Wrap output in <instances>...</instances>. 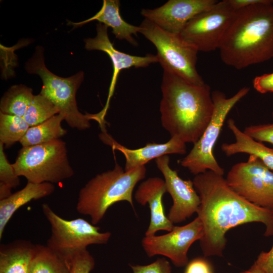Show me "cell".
<instances>
[{
    "label": "cell",
    "mask_w": 273,
    "mask_h": 273,
    "mask_svg": "<svg viewBox=\"0 0 273 273\" xmlns=\"http://www.w3.org/2000/svg\"><path fill=\"white\" fill-rule=\"evenodd\" d=\"M193 182L200 199L197 213L203 226L199 241L204 256H222L227 242L226 233L243 224L261 222L265 226L264 235L273 236V210L240 196L223 175L208 170L195 175Z\"/></svg>",
    "instance_id": "obj_1"
},
{
    "label": "cell",
    "mask_w": 273,
    "mask_h": 273,
    "mask_svg": "<svg viewBox=\"0 0 273 273\" xmlns=\"http://www.w3.org/2000/svg\"><path fill=\"white\" fill-rule=\"evenodd\" d=\"M161 122L171 137L194 144L209 124L214 109L210 87L192 83L163 70Z\"/></svg>",
    "instance_id": "obj_2"
},
{
    "label": "cell",
    "mask_w": 273,
    "mask_h": 273,
    "mask_svg": "<svg viewBox=\"0 0 273 273\" xmlns=\"http://www.w3.org/2000/svg\"><path fill=\"white\" fill-rule=\"evenodd\" d=\"M218 49L238 70L273 58V0L236 10Z\"/></svg>",
    "instance_id": "obj_3"
},
{
    "label": "cell",
    "mask_w": 273,
    "mask_h": 273,
    "mask_svg": "<svg viewBox=\"0 0 273 273\" xmlns=\"http://www.w3.org/2000/svg\"><path fill=\"white\" fill-rule=\"evenodd\" d=\"M146 174L145 165L125 171L115 162L112 169L97 174L80 189L76 206L77 211L89 216L90 222L96 225L116 203L125 201L134 208V188L145 177Z\"/></svg>",
    "instance_id": "obj_4"
},
{
    "label": "cell",
    "mask_w": 273,
    "mask_h": 273,
    "mask_svg": "<svg viewBox=\"0 0 273 273\" xmlns=\"http://www.w3.org/2000/svg\"><path fill=\"white\" fill-rule=\"evenodd\" d=\"M43 53L42 47H36L34 53L25 63L26 71L41 78L42 86L40 94L58 107L69 126L79 130L89 128V120H95L94 114L81 113L76 101V92L84 79L83 72L66 78L58 76L46 66Z\"/></svg>",
    "instance_id": "obj_5"
},
{
    "label": "cell",
    "mask_w": 273,
    "mask_h": 273,
    "mask_svg": "<svg viewBox=\"0 0 273 273\" xmlns=\"http://www.w3.org/2000/svg\"><path fill=\"white\" fill-rule=\"evenodd\" d=\"M12 165L18 176L35 184L59 183L74 174L66 144L61 139L22 147Z\"/></svg>",
    "instance_id": "obj_6"
},
{
    "label": "cell",
    "mask_w": 273,
    "mask_h": 273,
    "mask_svg": "<svg viewBox=\"0 0 273 273\" xmlns=\"http://www.w3.org/2000/svg\"><path fill=\"white\" fill-rule=\"evenodd\" d=\"M41 208L51 226V235L46 245L68 267L73 258L87 250L88 246L106 244L110 239V232H101L99 227L83 218L65 219L48 203L42 204Z\"/></svg>",
    "instance_id": "obj_7"
},
{
    "label": "cell",
    "mask_w": 273,
    "mask_h": 273,
    "mask_svg": "<svg viewBox=\"0 0 273 273\" xmlns=\"http://www.w3.org/2000/svg\"><path fill=\"white\" fill-rule=\"evenodd\" d=\"M249 90V87H244L229 98L219 90L211 93L214 109L211 120L189 153L180 161L183 167L195 175L208 170L223 175L224 169L217 162L213 149L228 114Z\"/></svg>",
    "instance_id": "obj_8"
},
{
    "label": "cell",
    "mask_w": 273,
    "mask_h": 273,
    "mask_svg": "<svg viewBox=\"0 0 273 273\" xmlns=\"http://www.w3.org/2000/svg\"><path fill=\"white\" fill-rule=\"evenodd\" d=\"M140 26V33L156 48L159 63L163 70L195 84L205 83L196 69L198 52L186 42L179 34L165 31L145 18Z\"/></svg>",
    "instance_id": "obj_9"
},
{
    "label": "cell",
    "mask_w": 273,
    "mask_h": 273,
    "mask_svg": "<svg viewBox=\"0 0 273 273\" xmlns=\"http://www.w3.org/2000/svg\"><path fill=\"white\" fill-rule=\"evenodd\" d=\"M236 11L229 0L218 1L190 20L179 35L198 52L215 51L219 49Z\"/></svg>",
    "instance_id": "obj_10"
},
{
    "label": "cell",
    "mask_w": 273,
    "mask_h": 273,
    "mask_svg": "<svg viewBox=\"0 0 273 273\" xmlns=\"http://www.w3.org/2000/svg\"><path fill=\"white\" fill-rule=\"evenodd\" d=\"M225 179L236 193L249 202L273 210V171L256 157L250 155L246 162L234 165Z\"/></svg>",
    "instance_id": "obj_11"
},
{
    "label": "cell",
    "mask_w": 273,
    "mask_h": 273,
    "mask_svg": "<svg viewBox=\"0 0 273 273\" xmlns=\"http://www.w3.org/2000/svg\"><path fill=\"white\" fill-rule=\"evenodd\" d=\"M203 235V226L199 217L183 226H174L161 236H145L142 247L149 257L160 255L170 259L176 267L188 263V252L191 246Z\"/></svg>",
    "instance_id": "obj_12"
},
{
    "label": "cell",
    "mask_w": 273,
    "mask_h": 273,
    "mask_svg": "<svg viewBox=\"0 0 273 273\" xmlns=\"http://www.w3.org/2000/svg\"><path fill=\"white\" fill-rule=\"evenodd\" d=\"M169 162L168 155L155 159L156 166L163 175L167 192L172 199V205L167 216L173 224L179 223L197 213L200 199L193 180L181 178L177 172L171 168Z\"/></svg>",
    "instance_id": "obj_13"
},
{
    "label": "cell",
    "mask_w": 273,
    "mask_h": 273,
    "mask_svg": "<svg viewBox=\"0 0 273 273\" xmlns=\"http://www.w3.org/2000/svg\"><path fill=\"white\" fill-rule=\"evenodd\" d=\"M96 30V37L84 39L85 48L87 51L98 50L106 53L112 61L113 68L107 102L103 110L98 113L99 117L104 120L120 71L131 67H146L152 63H159V61L157 55L149 54L145 56H139L120 52L114 48L110 40L107 26L99 23L97 24Z\"/></svg>",
    "instance_id": "obj_14"
},
{
    "label": "cell",
    "mask_w": 273,
    "mask_h": 273,
    "mask_svg": "<svg viewBox=\"0 0 273 273\" xmlns=\"http://www.w3.org/2000/svg\"><path fill=\"white\" fill-rule=\"evenodd\" d=\"M216 0H169L154 9H143L141 15L168 32L179 34L187 23L212 8Z\"/></svg>",
    "instance_id": "obj_15"
},
{
    "label": "cell",
    "mask_w": 273,
    "mask_h": 273,
    "mask_svg": "<svg viewBox=\"0 0 273 273\" xmlns=\"http://www.w3.org/2000/svg\"><path fill=\"white\" fill-rule=\"evenodd\" d=\"M102 132L99 137L105 144L111 147L113 150L121 152L125 158L124 170L129 171L164 155L171 154H184L187 152L186 143L177 137H171L165 143H149L145 147L135 149L125 147L116 142L107 133L104 125L101 126Z\"/></svg>",
    "instance_id": "obj_16"
},
{
    "label": "cell",
    "mask_w": 273,
    "mask_h": 273,
    "mask_svg": "<svg viewBox=\"0 0 273 273\" xmlns=\"http://www.w3.org/2000/svg\"><path fill=\"white\" fill-rule=\"evenodd\" d=\"M166 192L164 180L152 177L142 182L134 193L136 202L143 206L148 204L150 210V221L145 236L155 235L159 231L170 232L174 226L165 213L162 197Z\"/></svg>",
    "instance_id": "obj_17"
},
{
    "label": "cell",
    "mask_w": 273,
    "mask_h": 273,
    "mask_svg": "<svg viewBox=\"0 0 273 273\" xmlns=\"http://www.w3.org/2000/svg\"><path fill=\"white\" fill-rule=\"evenodd\" d=\"M120 2L118 0H104L101 10L93 17L79 22H71L75 27L96 20L112 29V33L119 40H125L136 47L138 42L132 36L140 33L141 27L131 25L125 21L120 13Z\"/></svg>",
    "instance_id": "obj_18"
},
{
    "label": "cell",
    "mask_w": 273,
    "mask_h": 273,
    "mask_svg": "<svg viewBox=\"0 0 273 273\" xmlns=\"http://www.w3.org/2000/svg\"><path fill=\"white\" fill-rule=\"evenodd\" d=\"M55 190L52 183L35 184L27 181L23 189L0 200V240L3 238L7 223L17 210L32 200L51 195Z\"/></svg>",
    "instance_id": "obj_19"
},
{
    "label": "cell",
    "mask_w": 273,
    "mask_h": 273,
    "mask_svg": "<svg viewBox=\"0 0 273 273\" xmlns=\"http://www.w3.org/2000/svg\"><path fill=\"white\" fill-rule=\"evenodd\" d=\"M228 126L235 138V142L223 143L221 149L227 156L238 153H246L258 158L267 168L273 170V148L257 141L241 131L234 120L229 119Z\"/></svg>",
    "instance_id": "obj_20"
},
{
    "label": "cell",
    "mask_w": 273,
    "mask_h": 273,
    "mask_svg": "<svg viewBox=\"0 0 273 273\" xmlns=\"http://www.w3.org/2000/svg\"><path fill=\"white\" fill-rule=\"evenodd\" d=\"M35 244L19 239L0 246V273H29Z\"/></svg>",
    "instance_id": "obj_21"
},
{
    "label": "cell",
    "mask_w": 273,
    "mask_h": 273,
    "mask_svg": "<svg viewBox=\"0 0 273 273\" xmlns=\"http://www.w3.org/2000/svg\"><path fill=\"white\" fill-rule=\"evenodd\" d=\"M63 120L64 117L59 113L39 124L30 127L20 143L24 147L60 139L67 132L61 125Z\"/></svg>",
    "instance_id": "obj_22"
},
{
    "label": "cell",
    "mask_w": 273,
    "mask_h": 273,
    "mask_svg": "<svg viewBox=\"0 0 273 273\" xmlns=\"http://www.w3.org/2000/svg\"><path fill=\"white\" fill-rule=\"evenodd\" d=\"M34 96L32 89L23 84L14 85L4 94L0 102L1 112L23 117Z\"/></svg>",
    "instance_id": "obj_23"
},
{
    "label": "cell",
    "mask_w": 273,
    "mask_h": 273,
    "mask_svg": "<svg viewBox=\"0 0 273 273\" xmlns=\"http://www.w3.org/2000/svg\"><path fill=\"white\" fill-rule=\"evenodd\" d=\"M29 273H69V267L47 245L35 244Z\"/></svg>",
    "instance_id": "obj_24"
},
{
    "label": "cell",
    "mask_w": 273,
    "mask_h": 273,
    "mask_svg": "<svg viewBox=\"0 0 273 273\" xmlns=\"http://www.w3.org/2000/svg\"><path fill=\"white\" fill-rule=\"evenodd\" d=\"M29 127L23 117L0 112V142L7 148L20 142Z\"/></svg>",
    "instance_id": "obj_25"
},
{
    "label": "cell",
    "mask_w": 273,
    "mask_h": 273,
    "mask_svg": "<svg viewBox=\"0 0 273 273\" xmlns=\"http://www.w3.org/2000/svg\"><path fill=\"white\" fill-rule=\"evenodd\" d=\"M59 113L60 110L55 105L39 94L34 96L23 118L31 127L44 122Z\"/></svg>",
    "instance_id": "obj_26"
},
{
    "label": "cell",
    "mask_w": 273,
    "mask_h": 273,
    "mask_svg": "<svg viewBox=\"0 0 273 273\" xmlns=\"http://www.w3.org/2000/svg\"><path fill=\"white\" fill-rule=\"evenodd\" d=\"M4 145L0 142V200L9 197L12 190L16 188L20 184L18 176L12 164L8 161L4 152Z\"/></svg>",
    "instance_id": "obj_27"
},
{
    "label": "cell",
    "mask_w": 273,
    "mask_h": 273,
    "mask_svg": "<svg viewBox=\"0 0 273 273\" xmlns=\"http://www.w3.org/2000/svg\"><path fill=\"white\" fill-rule=\"evenodd\" d=\"M95 261L87 250L77 254L71 261L69 273H90L95 267Z\"/></svg>",
    "instance_id": "obj_28"
},
{
    "label": "cell",
    "mask_w": 273,
    "mask_h": 273,
    "mask_svg": "<svg viewBox=\"0 0 273 273\" xmlns=\"http://www.w3.org/2000/svg\"><path fill=\"white\" fill-rule=\"evenodd\" d=\"M243 132L257 141L273 145V123L250 125L245 127Z\"/></svg>",
    "instance_id": "obj_29"
},
{
    "label": "cell",
    "mask_w": 273,
    "mask_h": 273,
    "mask_svg": "<svg viewBox=\"0 0 273 273\" xmlns=\"http://www.w3.org/2000/svg\"><path fill=\"white\" fill-rule=\"evenodd\" d=\"M133 273H171L169 262L165 258H158L145 265H130Z\"/></svg>",
    "instance_id": "obj_30"
},
{
    "label": "cell",
    "mask_w": 273,
    "mask_h": 273,
    "mask_svg": "<svg viewBox=\"0 0 273 273\" xmlns=\"http://www.w3.org/2000/svg\"><path fill=\"white\" fill-rule=\"evenodd\" d=\"M184 273H214L211 263L203 257H197L188 262Z\"/></svg>",
    "instance_id": "obj_31"
},
{
    "label": "cell",
    "mask_w": 273,
    "mask_h": 273,
    "mask_svg": "<svg viewBox=\"0 0 273 273\" xmlns=\"http://www.w3.org/2000/svg\"><path fill=\"white\" fill-rule=\"evenodd\" d=\"M253 86L261 94L273 93V72L256 76L253 80Z\"/></svg>",
    "instance_id": "obj_32"
},
{
    "label": "cell",
    "mask_w": 273,
    "mask_h": 273,
    "mask_svg": "<svg viewBox=\"0 0 273 273\" xmlns=\"http://www.w3.org/2000/svg\"><path fill=\"white\" fill-rule=\"evenodd\" d=\"M253 265L265 273H273V244L269 251L259 254Z\"/></svg>",
    "instance_id": "obj_33"
},
{
    "label": "cell",
    "mask_w": 273,
    "mask_h": 273,
    "mask_svg": "<svg viewBox=\"0 0 273 273\" xmlns=\"http://www.w3.org/2000/svg\"><path fill=\"white\" fill-rule=\"evenodd\" d=\"M242 273H265V272L262 270H261V269L257 267L254 265H252L249 269L244 272H243Z\"/></svg>",
    "instance_id": "obj_34"
},
{
    "label": "cell",
    "mask_w": 273,
    "mask_h": 273,
    "mask_svg": "<svg viewBox=\"0 0 273 273\" xmlns=\"http://www.w3.org/2000/svg\"><path fill=\"white\" fill-rule=\"evenodd\" d=\"M272 118H273V112L272 113Z\"/></svg>",
    "instance_id": "obj_35"
}]
</instances>
